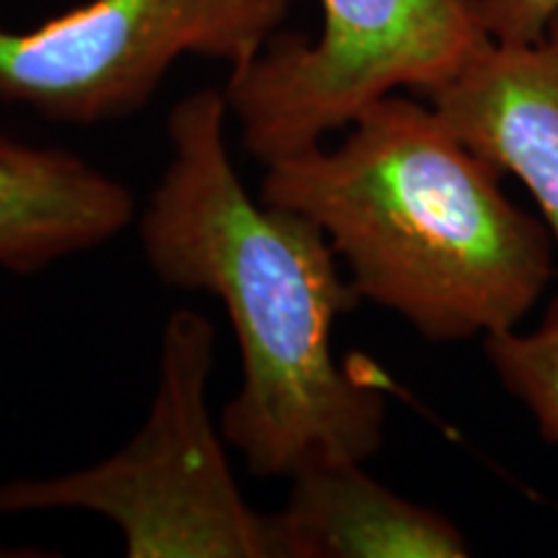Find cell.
<instances>
[{
    "label": "cell",
    "instance_id": "obj_1",
    "mask_svg": "<svg viewBox=\"0 0 558 558\" xmlns=\"http://www.w3.org/2000/svg\"><path fill=\"white\" fill-rule=\"evenodd\" d=\"M226 94L192 90L169 114L171 158L137 230L160 282L226 305L241 354L220 429L254 476L365 463L386 401L333 357L339 316L360 303L316 222L251 197L230 158Z\"/></svg>",
    "mask_w": 558,
    "mask_h": 558
},
{
    "label": "cell",
    "instance_id": "obj_2",
    "mask_svg": "<svg viewBox=\"0 0 558 558\" xmlns=\"http://www.w3.org/2000/svg\"><path fill=\"white\" fill-rule=\"evenodd\" d=\"M501 177L429 104L390 94L337 148L269 163L259 197L324 230L360 300L456 344L514 329L554 275L548 226Z\"/></svg>",
    "mask_w": 558,
    "mask_h": 558
},
{
    "label": "cell",
    "instance_id": "obj_3",
    "mask_svg": "<svg viewBox=\"0 0 558 558\" xmlns=\"http://www.w3.org/2000/svg\"><path fill=\"white\" fill-rule=\"evenodd\" d=\"M215 326L173 311L148 418L101 463L0 484V514L83 509L114 522L130 558H277L271 514L243 497L209 411Z\"/></svg>",
    "mask_w": 558,
    "mask_h": 558
},
{
    "label": "cell",
    "instance_id": "obj_4",
    "mask_svg": "<svg viewBox=\"0 0 558 558\" xmlns=\"http://www.w3.org/2000/svg\"><path fill=\"white\" fill-rule=\"evenodd\" d=\"M320 9L318 39L279 32L228 75V111L264 166L318 148L390 94H432L492 41L478 0H320Z\"/></svg>",
    "mask_w": 558,
    "mask_h": 558
},
{
    "label": "cell",
    "instance_id": "obj_5",
    "mask_svg": "<svg viewBox=\"0 0 558 558\" xmlns=\"http://www.w3.org/2000/svg\"><path fill=\"white\" fill-rule=\"evenodd\" d=\"M290 0H88L34 29L0 24V101L62 124L114 122L186 54L248 65Z\"/></svg>",
    "mask_w": 558,
    "mask_h": 558
},
{
    "label": "cell",
    "instance_id": "obj_6",
    "mask_svg": "<svg viewBox=\"0 0 558 558\" xmlns=\"http://www.w3.org/2000/svg\"><path fill=\"white\" fill-rule=\"evenodd\" d=\"M427 101L471 150L527 186L558 243V11L538 39L488 41Z\"/></svg>",
    "mask_w": 558,
    "mask_h": 558
},
{
    "label": "cell",
    "instance_id": "obj_7",
    "mask_svg": "<svg viewBox=\"0 0 558 558\" xmlns=\"http://www.w3.org/2000/svg\"><path fill=\"white\" fill-rule=\"evenodd\" d=\"M135 220V197L78 153L0 132V269L37 275L114 241Z\"/></svg>",
    "mask_w": 558,
    "mask_h": 558
},
{
    "label": "cell",
    "instance_id": "obj_8",
    "mask_svg": "<svg viewBox=\"0 0 558 558\" xmlns=\"http://www.w3.org/2000/svg\"><path fill=\"white\" fill-rule=\"evenodd\" d=\"M365 463L316 465L290 476L271 514L277 558H463V533L435 509L375 481Z\"/></svg>",
    "mask_w": 558,
    "mask_h": 558
},
{
    "label": "cell",
    "instance_id": "obj_9",
    "mask_svg": "<svg viewBox=\"0 0 558 558\" xmlns=\"http://www.w3.org/2000/svg\"><path fill=\"white\" fill-rule=\"evenodd\" d=\"M484 352L501 386L530 411L541 435L558 445V295L533 331L514 326L488 333Z\"/></svg>",
    "mask_w": 558,
    "mask_h": 558
},
{
    "label": "cell",
    "instance_id": "obj_10",
    "mask_svg": "<svg viewBox=\"0 0 558 558\" xmlns=\"http://www.w3.org/2000/svg\"><path fill=\"white\" fill-rule=\"evenodd\" d=\"M481 21L494 41L525 45L546 32L558 0H478Z\"/></svg>",
    "mask_w": 558,
    "mask_h": 558
}]
</instances>
